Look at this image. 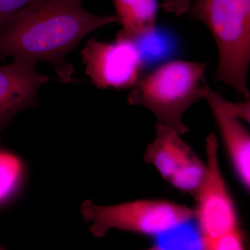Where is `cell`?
Here are the masks:
<instances>
[{
    "label": "cell",
    "mask_w": 250,
    "mask_h": 250,
    "mask_svg": "<svg viewBox=\"0 0 250 250\" xmlns=\"http://www.w3.org/2000/svg\"><path fill=\"white\" fill-rule=\"evenodd\" d=\"M85 73L100 89H131L142 76V54L134 41L116 36V41H87L81 51Z\"/></svg>",
    "instance_id": "obj_6"
},
{
    "label": "cell",
    "mask_w": 250,
    "mask_h": 250,
    "mask_svg": "<svg viewBox=\"0 0 250 250\" xmlns=\"http://www.w3.org/2000/svg\"><path fill=\"white\" fill-rule=\"evenodd\" d=\"M207 62L170 61L142 75L128 95V103L149 110L157 122L180 135L188 128L183 116L193 104L205 99L209 85L205 78Z\"/></svg>",
    "instance_id": "obj_2"
},
{
    "label": "cell",
    "mask_w": 250,
    "mask_h": 250,
    "mask_svg": "<svg viewBox=\"0 0 250 250\" xmlns=\"http://www.w3.org/2000/svg\"><path fill=\"white\" fill-rule=\"evenodd\" d=\"M84 1L39 0L29 4L0 29V59L45 62L61 82H75V68L67 62V54L90 33L118 22L116 16L86 11Z\"/></svg>",
    "instance_id": "obj_1"
},
{
    "label": "cell",
    "mask_w": 250,
    "mask_h": 250,
    "mask_svg": "<svg viewBox=\"0 0 250 250\" xmlns=\"http://www.w3.org/2000/svg\"><path fill=\"white\" fill-rule=\"evenodd\" d=\"M80 210L90 224V233L98 238L112 229L159 237L193 220L192 208L164 200H134L112 206L96 205L87 200Z\"/></svg>",
    "instance_id": "obj_4"
},
{
    "label": "cell",
    "mask_w": 250,
    "mask_h": 250,
    "mask_svg": "<svg viewBox=\"0 0 250 250\" xmlns=\"http://www.w3.org/2000/svg\"><path fill=\"white\" fill-rule=\"evenodd\" d=\"M122 29L117 36L134 41L156 29L158 0H112Z\"/></svg>",
    "instance_id": "obj_10"
},
{
    "label": "cell",
    "mask_w": 250,
    "mask_h": 250,
    "mask_svg": "<svg viewBox=\"0 0 250 250\" xmlns=\"http://www.w3.org/2000/svg\"><path fill=\"white\" fill-rule=\"evenodd\" d=\"M205 100H207L210 107H215L231 116H236L239 119L250 123V101L241 103H233L225 100L218 92L208 88Z\"/></svg>",
    "instance_id": "obj_11"
},
{
    "label": "cell",
    "mask_w": 250,
    "mask_h": 250,
    "mask_svg": "<svg viewBox=\"0 0 250 250\" xmlns=\"http://www.w3.org/2000/svg\"><path fill=\"white\" fill-rule=\"evenodd\" d=\"M39 0H0V29L15 15Z\"/></svg>",
    "instance_id": "obj_13"
},
{
    "label": "cell",
    "mask_w": 250,
    "mask_h": 250,
    "mask_svg": "<svg viewBox=\"0 0 250 250\" xmlns=\"http://www.w3.org/2000/svg\"><path fill=\"white\" fill-rule=\"evenodd\" d=\"M155 129V139L147 145L144 160L168 183L203 164L175 130L159 123H156Z\"/></svg>",
    "instance_id": "obj_8"
},
{
    "label": "cell",
    "mask_w": 250,
    "mask_h": 250,
    "mask_svg": "<svg viewBox=\"0 0 250 250\" xmlns=\"http://www.w3.org/2000/svg\"><path fill=\"white\" fill-rule=\"evenodd\" d=\"M207 164L205 177L195 195L193 220L197 223L200 245L239 229V218L218 159V141L211 133L206 139Z\"/></svg>",
    "instance_id": "obj_5"
},
{
    "label": "cell",
    "mask_w": 250,
    "mask_h": 250,
    "mask_svg": "<svg viewBox=\"0 0 250 250\" xmlns=\"http://www.w3.org/2000/svg\"><path fill=\"white\" fill-rule=\"evenodd\" d=\"M189 16L209 29L218 50L215 80L246 100L250 62V0H195Z\"/></svg>",
    "instance_id": "obj_3"
},
{
    "label": "cell",
    "mask_w": 250,
    "mask_h": 250,
    "mask_svg": "<svg viewBox=\"0 0 250 250\" xmlns=\"http://www.w3.org/2000/svg\"><path fill=\"white\" fill-rule=\"evenodd\" d=\"M36 62L23 58L0 65V134L20 112L34 106L39 89L50 79Z\"/></svg>",
    "instance_id": "obj_7"
},
{
    "label": "cell",
    "mask_w": 250,
    "mask_h": 250,
    "mask_svg": "<svg viewBox=\"0 0 250 250\" xmlns=\"http://www.w3.org/2000/svg\"><path fill=\"white\" fill-rule=\"evenodd\" d=\"M1 249H2V248H1V247L0 246V250H1Z\"/></svg>",
    "instance_id": "obj_15"
},
{
    "label": "cell",
    "mask_w": 250,
    "mask_h": 250,
    "mask_svg": "<svg viewBox=\"0 0 250 250\" xmlns=\"http://www.w3.org/2000/svg\"><path fill=\"white\" fill-rule=\"evenodd\" d=\"M237 178L246 190L250 188V136L240 119L210 107Z\"/></svg>",
    "instance_id": "obj_9"
},
{
    "label": "cell",
    "mask_w": 250,
    "mask_h": 250,
    "mask_svg": "<svg viewBox=\"0 0 250 250\" xmlns=\"http://www.w3.org/2000/svg\"><path fill=\"white\" fill-rule=\"evenodd\" d=\"M191 4L190 0H164L162 9L166 13L180 16L188 12Z\"/></svg>",
    "instance_id": "obj_14"
},
{
    "label": "cell",
    "mask_w": 250,
    "mask_h": 250,
    "mask_svg": "<svg viewBox=\"0 0 250 250\" xmlns=\"http://www.w3.org/2000/svg\"><path fill=\"white\" fill-rule=\"evenodd\" d=\"M201 248L207 250H241L246 248V239L241 229L229 231L202 243Z\"/></svg>",
    "instance_id": "obj_12"
}]
</instances>
